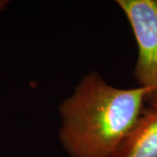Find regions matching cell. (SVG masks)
<instances>
[{
  "label": "cell",
  "instance_id": "cell-4",
  "mask_svg": "<svg viewBox=\"0 0 157 157\" xmlns=\"http://www.w3.org/2000/svg\"><path fill=\"white\" fill-rule=\"evenodd\" d=\"M9 1L7 0H0V11L5 10L6 8V6H8Z\"/></svg>",
  "mask_w": 157,
  "mask_h": 157
},
{
  "label": "cell",
  "instance_id": "cell-1",
  "mask_svg": "<svg viewBox=\"0 0 157 157\" xmlns=\"http://www.w3.org/2000/svg\"><path fill=\"white\" fill-rule=\"evenodd\" d=\"M147 91L121 88L85 74L59 106V140L70 157H114L139 120Z\"/></svg>",
  "mask_w": 157,
  "mask_h": 157
},
{
  "label": "cell",
  "instance_id": "cell-3",
  "mask_svg": "<svg viewBox=\"0 0 157 157\" xmlns=\"http://www.w3.org/2000/svg\"><path fill=\"white\" fill-rule=\"evenodd\" d=\"M114 157H157V102L144 107Z\"/></svg>",
  "mask_w": 157,
  "mask_h": 157
},
{
  "label": "cell",
  "instance_id": "cell-2",
  "mask_svg": "<svg viewBox=\"0 0 157 157\" xmlns=\"http://www.w3.org/2000/svg\"><path fill=\"white\" fill-rule=\"evenodd\" d=\"M137 45L135 75L147 91L146 104L157 102V0H117Z\"/></svg>",
  "mask_w": 157,
  "mask_h": 157
}]
</instances>
